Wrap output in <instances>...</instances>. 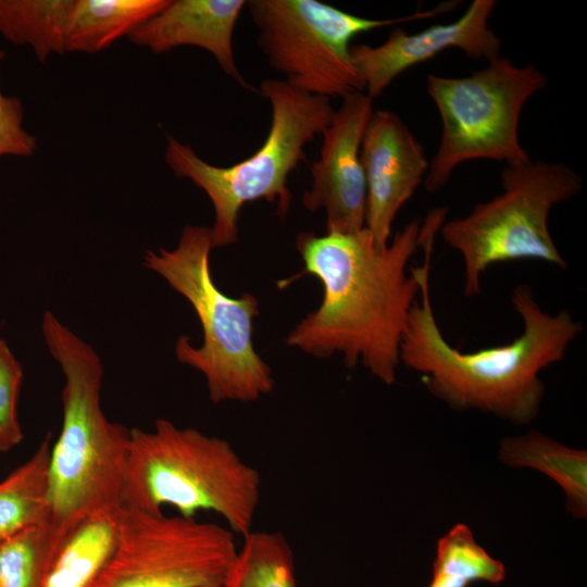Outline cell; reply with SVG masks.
I'll use <instances>...</instances> for the list:
<instances>
[{
  "label": "cell",
  "mask_w": 587,
  "mask_h": 587,
  "mask_svg": "<svg viewBox=\"0 0 587 587\" xmlns=\"http://www.w3.org/2000/svg\"><path fill=\"white\" fill-rule=\"evenodd\" d=\"M425 230V222L415 218L383 248L366 227L321 236L299 233L301 274L321 282L323 298L290 330L286 344L316 358L340 354L346 366L360 363L378 380L392 385L408 317L420 295L417 270L409 275L407 266ZM301 274L278 284L285 287Z\"/></svg>",
  "instance_id": "cell-1"
},
{
  "label": "cell",
  "mask_w": 587,
  "mask_h": 587,
  "mask_svg": "<svg viewBox=\"0 0 587 587\" xmlns=\"http://www.w3.org/2000/svg\"><path fill=\"white\" fill-rule=\"evenodd\" d=\"M434 238L422 245L417 266L420 295L410 311L400 344V362L419 373L426 388L457 410H480L515 424L535 419L545 388L539 373L563 360L582 325L567 310L545 312L528 285L511 295L523 332L511 342L463 352L451 346L434 314L429 270Z\"/></svg>",
  "instance_id": "cell-2"
},
{
  "label": "cell",
  "mask_w": 587,
  "mask_h": 587,
  "mask_svg": "<svg viewBox=\"0 0 587 587\" xmlns=\"http://www.w3.org/2000/svg\"><path fill=\"white\" fill-rule=\"evenodd\" d=\"M41 332L64 376L62 426L51 446L46 528L54 555L87 515L122 504L129 432L101 407L103 366L95 349L46 312Z\"/></svg>",
  "instance_id": "cell-3"
},
{
  "label": "cell",
  "mask_w": 587,
  "mask_h": 587,
  "mask_svg": "<svg viewBox=\"0 0 587 587\" xmlns=\"http://www.w3.org/2000/svg\"><path fill=\"white\" fill-rule=\"evenodd\" d=\"M260 472L234 447L192 427L159 419L152 430L132 428L123 473L122 504L152 513H217L241 537L252 532L261 497Z\"/></svg>",
  "instance_id": "cell-4"
},
{
  "label": "cell",
  "mask_w": 587,
  "mask_h": 587,
  "mask_svg": "<svg viewBox=\"0 0 587 587\" xmlns=\"http://www.w3.org/2000/svg\"><path fill=\"white\" fill-rule=\"evenodd\" d=\"M212 249L210 227L187 225L176 247L146 251L143 264L182 295L198 316L201 346L195 347L183 335L175 354L204 376L210 400L215 404L255 401L274 388L272 370L253 344L259 300L249 292L233 298L218 289L210 268Z\"/></svg>",
  "instance_id": "cell-5"
},
{
  "label": "cell",
  "mask_w": 587,
  "mask_h": 587,
  "mask_svg": "<svg viewBox=\"0 0 587 587\" xmlns=\"http://www.w3.org/2000/svg\"><path fill=\"white\" fill-rule=\"evenodd\" d=\"M259 92L271 103V126L262 146L238 163L210 164L191 146L166 136L165 163L212 202L213 249L237 241L238 216L247 202L264 199L276 205L278 216L286 217L292 199L288 176L305 160L304 147L324 133L335 113L329 98L308 93L284 79L262 80Z\"/></svg>",
  "instance_id": "cell-6"
},
{
  "label": "cell",
  "mask_w": 587,
  "mask_h": 587,
  "mask_svg": "<svg viewBox=\"0 0 587 587\" xmlns=\"http://www.w3.org/2000/svg\"><path fill=\"white\" fill-rule=\"evenodd\" d=\"M502 191L469 214L446 222L440 233L464 264V295L480 292L482 276L495 263L538 260L566 268L549 229L551 209L582 190V178L562 162L505 165Z\"/></svg>",
  "instance_id": "cell-7"
},
{
  "label": "cell",
  "mask_w": 587,
  "mask_h": 587,
  "mask_svg": "<svg viewBox=\"0 0 587 587\" xmlns=\"http://www.w3.org/2000/svg\"><path fill=\"white\" fill-rule=\"evenodd\" d=\"M488 63L465 77H426L427 93L441 121L440 142L423 182L427 191L442 188L466 161L511 165L530 159L519 139L520 116L547 79L533 64L519 66L501 55Z\"/></svg>",
  "instance_id": "cell-8"
},
{
  "label": "cell",
  "mask_w": 587,
  "mask_h": 587,
  "mask_svg": "<svg viewBox=\"0 0 587 587\" xmlns=\"http://www.w3.org/2000/svg\"><path fill=\"white\" fill-rule=\"evenodd\" d=\"M448 1L427 11L373 20L317 0H250L249 15L259 30L258 45L268 65L291 86L326 98L364 91L365 84L350 57L359 34L398 23L426 20L453 10Z\"/></svg>",
  "instance_id": "cell-9"
},
{
  "label": "cell",
  "mask_w": 587,
  "mask_h": 587,
  "mask_svg": "<svg viewBox=\"0 0 587 587\" xmlns=\"http://www.w3.org/2000/svg\"><path fill=\"white\" fill-rule=\"evenodd\" d=\"M234 535L122 504L116 546L91 587H223L238 552Z\"/></svg>",
  "instance_id": "cell-10"
},
{
  "label": "cell",
  "mask_w": 587,
  "mask_h": 587,
  "mask_svg": "<svg viewBox=\"0 0 587 587\" xmlns=\"http://www.w3.org/2000/svg\"><path fill=\"white\" fill-rule=\"evenodd\" d=\"M341 99L322 134L320 158L310 166L312 182L302 204L312 213L325 212L326 233L347 234L365 227L366 183L360 150L374 108L364 91Z\"/></svg>",
  "instance_id": "cell-11"
},
{
  "label": "cell",
  "mask_w": 587,
  "mask_h": 587,
  "mask_svg": "<svg viewBox=\"0 0 587 587\" xmlns=\"http://www.w3.org/2000/svg\"><path fill=\"white\" fill-rule=\"evenodd\" d=\"M495 7V0H474L452 23L414 34L395 28L378 46L351 45V61L364 80V92L374 100L401 73L448 49L488 62L500 57L501 40L488 25Z\"/></svg>",
  "instance_id": "cell-12"
},
{
  "label": "cell",
  "mask_w": 587,
  "mask_h": 587,
  "mask_svg": "<svg viewBox=\"0 0 587 587\" xmlns=\"http://www.w3.org/2000/svg\"><path fill=\"white\" fill-rule=\"evenodd\" d=\"M360 155L366 183L365 227L383 248L398 212L424 182L429 162L410 128L389 110L373 111Z\"/></svg>",
  "instance_id": "cell-13"
},
{
  "label": "cell",
  "mask_w": 587,
  "mask_h": 587,
  "mask_svg": "<svg viewBox=\"0 0 587 587\" xmlns=\"http://www.w3.org/2000/svg\"><path fill=\"white\" fill-rule=\"evenodd\" d=\"M243 0H170L164 9L128 37L136 46L164 53L183 46L210 52L221 70L253 90L237 67L233 37Z\"/></svg>",
  "instance_id": "cell-14"
},
{
  "label": "cell",
  "mask_w": 587,
  "mask_h": 587,
  "mask_svg": "<svg viewBox=\"0 0 587 587\" xmlns=\"http://www.w3.org/2000/svg\"><path fill=\"white\" fill-rule=\"evenodd\" d=\"M121 505L102 508L83 519L55 551L45 587H91L117 541Z\"/></svg>",
  "instance_id": "cell-15"
},
{
  "label": "cell",
  "mask_w": 587,
  "mask_h": 587,
  "mask_svg": "<svg viewBox=\"0 0 587 587\" xmlns=\"http://www.w3.org/2000/svg\"><path fill=\"white\" fill-rule=\"evenodd\" d=\"M500 459L514 467H529L548 475L563 490L565 507L576 519L587 514V452L566 447L530 430L500 445Z\"/></svg>",
  "instance_id": "cell-16"
},
{
  "label": "cell",
  "mask_w": 587,
  "mask_h": 587,
  "mask_svg": "<svg viewBox=\"0 0 587 587\" xmlns=\"http://www.w3.org/2000/svg\"><path fill=\"white\" fill-rule=\"evenodd\" d=\"M170 0H76L66 35V52L97 53L129 35Z\"/></svg>",
  "instance_id": "cell-17"
},
{
  "label": "cell",
  "mask_w": 587,
  "mask_h": 587,
  "mask_svg": "<svg viewBox=\"0 0 587 587\" xmlns=\"http://www.w3.org/2000/svg\"><path fill=\"white\" fill-rule=\"evenodd\" d=\"M76 0H0V35L28 46L45 62L66 52V35Z\"/></svg>",
  "instance_id": "cell-18"
},
{
  "label": "cell",
  "mask_w": 587,
  "mask_h": 587,
  "mask_svg": "<svg viewBox=\"0 0 587 587\" xmlns=\"http://www.w3.org/2000/svg\"><path fill=\"white\" fill-rule=\"evenodd\" d=\"M51 436L0 482V541L45 522Z\"/></svg>",
  "instance_id": "cell-19"
},
{
  "label": "cell",
  "mask_w": 587,
  "mask_h": 587,
  "mask_svg": "<svg viewBox=\"0 0 587 587\" xmlns=\"http://www.w3.org/2000/svg\"><path fill=\"white\" fill-rule=\"evenodd\" d=\"M223 587H297L295 555L280 532H250Z\"/></svg>",
  "instance_id": "cell-20"
},
{
  "label": "cell",
  "mask_w": 587,
  "mask_h": 587,
  "mask_svg": "<svg viewBox=\"0 0 587 587\" xmlns=\"http://www.w3.org/2000/svg\"><path fill=\"white\" fill-rule=\"evenodd\" d=\"M52 557L45 522L0 541V587H45Z\"/></svg>",
  "instance_id": "cell-21"
},
{
  "label": "cell",
  "mask_w": 587,
  "mask_h": 587,
  "mask_svg": "<svg viewBox=\"0 0 587 587\" xmlns=\"http://www.w3.org/2000/svg\"><path fill=\"white\" fill-rule=\"evenodd\" d=\"M433 567L455 570L472 583L499 584L505 578L504 564L478 545L464 524L454 525L438 540Z\"/></svg>",
  "instance_id": "cell-22"
},
{
  "label": "cell",
  "mask_w": 587,
  "mask_h": 587,
  "mask_svg": "<svg viewBox=\"0 0 587 587\" xmlns=\"http://www.w3.org/2000/svg\"><path fill=\"white\" fill-rule=\"evenodd\" d=\"M23 369L7 341L0 338V452L18 446L24 434L17 416Z\"/></svg>",
  "instance_id": "cell-23"
},
{
  "label": "cell",
  "mask_w": 587,
  "mask_h": 587,
  "mask_svg": "<svg viewBox=\"0 0 587 587\" xmlns=\"http://www.w3.org/2000/svg\"><path fill=\"white\" fill-rule=\"evenodd\" d=\"M0 49V64L4 59ZM23 105L18 98L4 96L0 88V157H30L36 149V138L23 126Z\"/></svg>",
  "instance_id": "cell-24"
},
{
  "label": "cell",
  "mask_w": 587,
  "mask_h": 587,
  "mask_svg": "<svg viewBox=\"0 0 587 587\" xmlns=\"http://www.w3.org/2000/svg\"><path fill=\"white\" fill-rule=\"evenodd\" d=\"M472 582L462 573L433 567V576L428 587H467Z\"/></svg>",
  "instance_id": "cell-25"
}]
</instances>
